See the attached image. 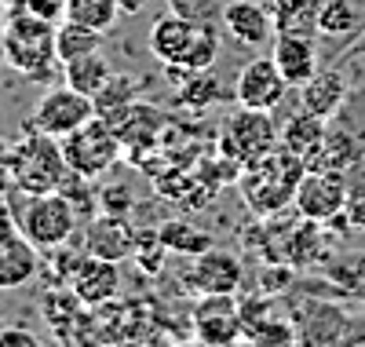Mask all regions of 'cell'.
Instances as JSON below:
<instances>
[{"mask_svg": "<svg viewBox=\"0 0 365 347\" xmlns=\"http://www.w3.org/2000/svg\"><path fill=\"white\" fill-rule=\"evenodd\" d=\"M0 59H8V29H0Z\"/></svg>", "mask_w": 365, "mask_h": 347, "instance_id": "f35d334b", "label": "cell"}, {"mask_svg": "<svg viewBox=\"0 0 365 347\" xmlns=\"http://www.w3.org/2000/svg\"><path fill=\"white\" fill-rule=\"evenodd\" d=\"M58 143H63V157H66L70 172H77L84 179H99L103 172H110L120 161V150H125V143L117 139V132L103 117L84 121L77 132L63 136Z\"/></svg>", "mask_w": 365, "mask_h": 347, "instance_id": "3957f363", "label": "cell"}, {"mask_svg": "<svg viewBox=\"0 0 365 347\" xmlns=\"http://www.w3.org/2000/svg\"><path fill=\"white\" fill-rule=\"evenodd\" d=\"M325 132H329V121H322L318 114H311V110H303V106H299V114H292V117L285 121L278 146L289 150V154H296V157H303V161L311 165V157L318 154Z\"/></svg>", "mask_w": 365, "mask_h": 347, "instance_id": "44dd1931", "label": "cell"}, {"mask_svg": "<svg viewBox=\"0 0 365 347\" xmlns=\"http://www.w3.org/2000/svg\"><path fill=\"white\" fill-rule=\"evenodd\" d=\"M55 62H70L77 55H88V51H96L103 44V34L99 29H91V26H81L73 19H63L55 29Z\"/></svg>", "mask_w": 365, "mask_h": 347, "instance_id": "603a6c76", "label": "cell"}, {"mask_svg": "<svg viewBox=\"0 0 365 347\" xmlns=\"http://www.w3.org/2000/svg\"><path fill=\"white\" fill-rule=\"evenodd\" d=\"M63 77H66L70 88L84 91V96H96V91L113 77V66H110V59L99 55V48H96L88 55H77V59L63 62Z\"/></svg>", "mask_w": 365, "mask_h": 347, "instance_id": "7402d4cb", "label": "cell"}, {"mask_svg": "<svg viewBox=\"0 0 365 347\" xmlns=\"http://www.w3.org/2000/svg\"><path fill=\"white\" fill-rule=\"evenodd\" d=\"M8 150H11V146H8V143H4V139H0V154H8Z\"/></svg>", "mask_w": 365, "mask_h": 347, "instance_id": "b9f144b4", "label": "cell"}, {"mask_svg": "<svg viewBox=\"0 0 365 347\" xmlns=\"http://www.w3.org/2000/svg\"><path fill=\"white\" fill-rule=\"evenodd\" d=\"M241 278H245V271H241V260L234 256V252L227 248H205L201 256H194V267L187 274V286L201 296H234L241 289Z\"/></svg>", "mask_w": 365, "mask_h": 347, "instance_id": "9c48e42d", "label": "cell"}, {"mask_svg": "<svg viewBox=\"0 0 365 347\" xmlns=\"http://www.w3.org/2000/svg\"><path fill=\"white\" fill-rule=\"evenodd\" d=\"M289 96V81L282 77V70L274 66V59H252L241 66L237 81H234V99L237 106H249V110H278L282 99Z\"/></svg>", "mask_w": 365, "mask_h": 347, "instance_id": "ba28073f", "label": "cell"}, {"mask_svg": "<svg viewBox=\"0 0 365 347\" xmlns=\"http://www.w3.org/2000/svg\"><path fill=\"white\" fill-rule=\"evenodd\" d=\"M0 347H41L37 333H29L22 326H4V333H0Z\"/></svg>", "mask_w": 365, "mask_h": 347, "instance_id": "d6a6232c", "label": "cell"}, {"mask_svg": "<svg viewBox=\"0 0 365 347\" xmlns=\"http://www.w3.org/2000/svg\"><path fill=\"white\" fill-rule=\"evenodd\" d=\"M223 96H227V91L220 88V81L208 77V70L187 74V84H179V106H190V110H197V114L212 110Z\"/></svg>", "mask_w": 365, "mask_h": 347, "instance_id": "f1b7e54d", "label": "cell"}, {"mask_svg": "<svg viewBox=\"0 0 365 347\" xmlns=\"http://www.w3.org/2000/svg\"><path fill=\"white\" fill-rule=\"evenodd\" d=\"M325 256V234H322V223L314 219H303V223L289 234L285 241V260L292 267H311Z\"/></svg>", "mask_w": 365, "mask_h": 347, "instance_id": "cb8c5ba5", "label": "cell"}, {"mask_svg": "<svg viewBox=\"0 0 365 347\" xmlns=\"http://www.w3.org/2000/svg\"><path fill=\"white\" fill-rule=\"evenodd\" d=\"M11 234H19V227H15V216L8 212L4 198H0V241H8Z\"/></svg>", "mask_w": 365, "mask_h": 347, "instance_id": "d590c367", "label": "cell"}, {"mask_svg": "<svg viewBox=\"0 0 365 347\" xmlns=\"http://www.w3.org/2000/svg\"><path fill=\"white\" fill-rule=\"evenodd\" d=\"M314 29L329 41H354L365 29V0H322Z\"/></svg>", "mask_w": 365, "mask_h": 347, "instance_id": "d6986e66", "label": "cell"}, {"mask_svg": "<svg viewBox=\"0 0 365 347\" xmlns=\"http://www.w3.org/2000/svg\"><path fill=\"white\" fill-rule=\"evenodd\" d=\"M96 198H99V212H110V216H128V208H132V191L125 183L103 186Z\"/></svg>", "mask_w": 365, "mask_h": 347, "instance_id": "1f68e13d", "label": "cell"}, {"mask_svg": "<svg viewBox=\"0 0 365 347\" xmlns=\"http://www.w3.org/2000/svg\"><path fill=\"white\" fill-rule=\"evenodd\" d=\"M282 129L274 124L270 110H249L241 106L237 114H230L220 129V154L234 157V161L245 169L259 157H267L270 150H278Z\"/></svg>", "mask_w": 365, "mask_h": 347, "instance_id": "277c9868", "label": "cell"}, {"mask_svg": "<svg viewBox=\"0 0 365 347\" xmlns=\"http://www.w3.org/2000/svg\"><path fill=\"white\" fill-rule=\"evenodd\" d=\"M365 157V143L361 136H354L351 129H329L318 154L311 157L307 169H336V172H351L354 165H361Z\"/></svg>", "mask_w": 365, "mask_h": 347, "instance_id": "ffe728a7", "label": "cell"}, {"mask_svg": "<svg viewBox=\"0 0 365 347\" xmlns=\"http://www.w3.org/2000/svg\"><path fill=\"white\" fill-rule=\"evenodd\" d=\"M117 4H120V15H135L150 4V0H117Z\"/></svg>", "mask_w": 365, "mask_h": 347, "instance_id": "74e56055", "label": "cell"}, {"mask_svg": "<svg viewBox=\"0 0 365 347\" xmlns=\"http://www.w3.org/2000/svg\"><path fill=\"white\" fill-rule=\"evenodd\" d=\"M135 234L139 231L128 223V216L99 212L84 227V252L88 256H99V260H110V263H120V260L135 256Z\"/></svg>", "mask_w": 365, "mask_h": 347, "instance_id": "30bf717a", "label": "cell"}, {"mask_svg": "<svg viewBox=\"0 0 365 347\" xmlns=\"http://www.w3.org/2000/svg\"><path fill=\"white\" fill-rule=\"evenodd\" d=\"M223 29L245 48H259L274 34V19L256 0H223Z\"/></svg>", "mask_w": 365, "mask_h": 347, "instance_id": "9a60e30c", "label": "cell"}, {"mask_svg": "<svg viewBox=\"0 0 365 347\" xmlns=\"http://www.w3.org/2000/svg\"><path fill=\"white\" fill-rule=\"evenodd\" d=\"M139 99V81L135 77H125V74H113L96 96H91V103H96V117H110L117 110H125L128 103Z\"/></svg>", "mask_w": 365, "mask_h": 347, "instance_id": "4316f807", "label": "cell"}, {"mask_svg": "<svg viewBox=\"0 0 365 347\" xmlns=\"http://www.w3.org/2000/svg\"><path fill=\"white\" fill-rule=\"evenodd\" d=\"M344 55H347V59H358V55H365V29H361V34H358V37L347 44V51H344Z\"/></svg>", "mask_w": 365, "mask_h": 347, "instance_id": "8d00e7d4", "label": "cell"}, {"mask_svg": "<svg viewBox=\"0 0 365 347\" xmlns=\"http://www.w3.org/2000/svg\"><path fill=\"white\" fill-rule=\"evenodd\" d=\"M168 4H172L175 11H187V4H194V0H168Z\"/></svg>", "mask_w": 365, "mask_h": 347, "instance_id": "ab89813d", "label": "cell"}, {"mask_svg": "<svg viewBox=\"0 0 365 347\" xmlns=\"http://www.w3.org/2000/svg\"><path fill=\"white\" fill-rule=\"evenodd\" d=\"M303 172H307V161L278 146L267 157H259V161L241 169L237 191H241L252 216H278L285 205H292Z\"/></svg>", "mask_w": 365, "mask_h": 347, "instance_id": "6da1fadb", "label": "cell"}, {"mask_svg": "<svg viewBox=\"0 0 365 347\" xmlns=\"http://www.w3.org/2000/svg\"><path fill=\"white\" fill-rule=\"evenodd\" d=\"M66 286L77 293V300L84 307H103V303H110L117 296L120 274H117V263L99 260V256H88V252H84V260L77 263V271L70 274Z\"/></svg>", "mask_w": 365, "mask_h": 347, "instance_id": "5bb4252c", "label": "cell"}, {"mask_svg": "<svg viewBox=\"0 0 365 347\" xmlns=\"http://www.w3.org/2000/svg\"><path fill=\"white\" fill-rule=\"evenodd\" d=\"M15 227L26 241H34L37 248H55V245H66L73 241L77 231V208L70 205V198H63L58 191L51 194H34L26 201L22 216L15 219Z\"/></svg>", "mask_w": 365, "mask_h": 347, "instance_id": "5b68a950", "label": "cell"}, {"mask_svg": "<svg viewBox=\"0 0 365 347\" xmlns=\"http://www.w3.org/2000/svg\"><path fill=\"white\" fill-rule=\"evenodd\" d=\"M37 252L41 248L34 241H26L22 234H11L8 241H0V289L11 293V289H22L26 281H34L41 267Z\"/></svg>", "mask_w": 365, "mask_h": 347, "instance_id": "ac0fdd59", "label": "cell"}, {"mask_svg": "<svg viewBox=\"0 0 365 347\" xmlns=\"http://www.w3.org/2000/svg\"><path fill=\"white\" fill-rule=\"evenodd\" d=\"M158 238H161V245L168 248V252H182V256H201L205 248H212V238L201 231V227H190V223H182V219H172V223H165L161 231H158Z\"/></svg>", "mask_w": 365, "mask_h": 347, "instance_id": "83f0119b", "label": "cell"}, {"mask_svg": "<svg viewBox=\"0 0 365 347\" xmlns=\"http://www.w3.org/2000/svg\"><path fill=\"white\" fill-rule=\"evenodd\" d=\"M194 29H197L194 15H182V11L161 15L154 26H150V51H154L168 70H179L182 55H187V48L194 41Z\"/></svg>", "mask_w": 365, "mask_h": 347, "instance_id": "2e32d148", "label": "cell"}, {"mask_svg": "<svg viewBox=\"0 0 365 347\" xmlns=\"http://www.w3.org/2000/svg\"><path fill=\"white\" fill-rule=\"evenodd\" d=\"M81 300H77V293L70 289V286H63V289H51L48 296H44V322L48 326H55V329H63L66 322H77L81 318Z\"/></svg>", "mask_w": 365, "mask_h": 347, "instance_id": "4dcf8cb0", "label": "cell"}, {"mask_svg": "<svg viewBox=\"0 0 365 347\" xmlns=\"http://www.w3.org/2000/svg\"><path fill=\"white\" fill-rule=\"evenodd\" d=\"M318 4L322 0H274V29L278 34H311L318 22Z\"/></svg>", "mask_w": 365, "mask_h": 347, "instance_id": "484cf974", "label": "cell"}, {"mask_svg": "<svg viewBox=\"0 0 365 347\" xmlns=\"http://www.w3.org/2000/svg\"><path fill=\"white\" fill-rule=\"evenodd\" d=\"M347 176L336 169H307L296 186V212L303 219H314V223H329L332 216H340L347 208Z\"/></svg>", "mask_w": 365, "mask_h": 347, "instance_id": "8992f818", "label": "cell"}, {"mask_svg": "<svg viewBox=\"0 0 365 347\" xmlns=\"http://www.w3.org/2000/svg\"><path fill=\"white\" fill-rule=\"evenodd\" d=\"M216 55H220V29H216V26H208V22H197L194 41H190L187 55H182L179 74H201V70H212Z\"/></svg>", "mask_w": 365, "mask_h": 347, "instance_id": "d4e9b609", "label": "cell"}, {"mask_svg": "<svg viewBox=\"0 0 365 347\" xmlns=\"http://www.w3.org/2000/svg\"><path fill=\"white\" fill-rule=\"evenodd\" d=\"M91 117H96V103H91V96L63 84V88H48L44 91L34 117H29V124L41 129V132H48V136H55V139H63V136L77 132L81 124L91 121Z\"/></svg>", "mask_w": 365, "mask_h": 347, "instance_id": "52a82bcc", "label": "cell"}, {"mask_svg": "<svg viewBox=\"0 0 365 347\" xmlns=\"http://www.w3.org/2000/svg\"><path fill=\"white\" fill-rule=\"evenodd\" d=\"M11 157H15V172H19V186L29 194H51L58 191L63 176L70 172L66 157H63V143L55 136L26 124L22 139L11 146Z\"/></svg>", "mask_w": 365, "mask_h": 347, "instance_id": "7a4b0ae2", "label": "cell"}, {"mask_svg": "<svg viewBox=\"0 0 365 347\" xmlns=\"http://www.w3.org/2000/svg\"><path fill=\"white\" fill-rule=\"evenodd\" d=\"M4 326H8V314H4V307H0V333H4Z\"/></svg>", "mask_w": 365, "mask_h": 347, "instance_id": "60d3db41", "label": "cell"}, {"mask_svg": "<svg viewBox=\"0 0 365 347\" xmlns=\"http://www.w3.org/2000/svg\"><path fill=\"white\" fill-rule=\"evenodd\" d=\"M241 311L234 307L230 296H205L194 311V336L201 343H216V347H227V343H237L241 340Z\"/></svg>", "mask_w": 365, "mask_h": 347, "instance_id": "7c38bea8", "label": "cell"}, {"mask_svg": "<svg viewBox=\"0 0 365 347\" xmlns=\"http://www.w3.org/2000/svg\"><path fill=\"white\" fill-rule=\"evenodd\" d=\"M15 186H19V172H15V157L8 150V154H0V198L11 194Z\"/></svg>", "mask_w": 365, "mask_h": 347, "instance_id": "e575fe53", "label": "cell"}, {"mask_svg": "<svg viewBox=\"0 0 365 347\" xmlns=\"http://www.w3.org/2000/svg\"><path fill=\"white\" fill-rule=\"evenodd\" d=\"M347 103V77L340 66L318 70L307 84H299V106L318 114L322 121H332Z\"/></svg>", "mask_w": 365, "mask_h": 347, "instance_id": "e0dca14e", "label": "cell"}, {"mask_svg": "<svg viewBox=\"0 0 365 347\" xmlns=\"http://www.w3.org/2000/svg\"><path fill=\"white\" fill-rule=\"evenodd\" d=\"M117 15H120L117 0H66V19L99 29V34H106V29L117 22Z\"/></svg>", "mask_w": 365, "mask_h": 347, "instance_id": "f546056e", "label": "cell"}, {"mask_svg": "<svg viewBox=\"0 0 365 347\" xmlns=\"http://www.w3.org/2000/svg\"><path fill=\"white\" fill-rule=\"evenodd\" d=\"M270 59H274V66L282 70V77L289 81V88L307 84L322 70L318 44H314L311 34H278V41L270 48Z\"/></svg>", "mask_w": 365, "mask_h": 347, "instance_id": "4fadbf2b", "label": "cell"}, {"mask_svg": "<svg viewBox=\"0 0 365 347\" xmlns=\"http://www.w3.org/2000/svg\"><path fill=\"white\" fill-rule=\"evenodd\" d=\"M110 129L117 132V139L128 150H135V157H143L150 146H158V139L165 136V114L150 103H128L125 110H117L110 117H103Z\"/></svg>", "mask_w": 365, "mask_h": 347, "instance_id": "8fae6325", "label": "cell"}, {"mask_svg": "<svg viewBox=\"0 0 365 347\" xmlns=\"http://www.w3.org/2000/svg\"><path fill=\"white\" fill-rule=\"evenodd\" d=\"M22 8L48 19V22H55L58 15H66V0H22Z\"/></svg>", "mask_w": 365, "mask_h": 347, "instance_id": "836d02e7", "label": "cell"}]
</instances>
